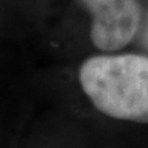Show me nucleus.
I'll return each mask as SVG.
<instances>
[{
    "mask_svg": "<svg viewBox=\"0 0 148 148\" xmlns=\"http://www.w3.org/2000/svg\"><path fill=\"white\" fill-rule=\"evenodd\" d=\"M79 82L103 114L148 122V58L140 55L95 56L81 66Z\"/></svg>",
    "mask_w": 148,
    "mask_h": 148,
    "instance_id": "1",
    "label": "nucleus"
},
{
    "mask_svg": "<svg viewBox=\"0 0 148 148\" xmlns=\"http://www.w3.org/2000/svg\"><path fill=\"white\" fill-rule=\"evenodd\" d=\"M92 15L90 38L101 51H116L132 41L138 27L136 0H81Z\"/></svg>",
    "mask_w": 148,
    "mask_h": 148,
    "instance_id": "2",
    "label": "nucleus"
}]
</instances>
